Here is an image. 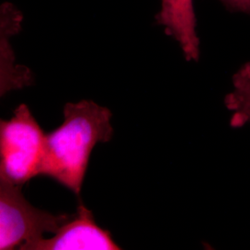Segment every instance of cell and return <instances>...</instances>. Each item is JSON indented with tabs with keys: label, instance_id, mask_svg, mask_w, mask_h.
<instances>
[{
	"label": "cell",
	"instance_id": "cell-1",
	"mask_svg": "<svg viewBox=\"0 0 250 250\" xmlns=\"http://www.w3.org/2000/svg\"><path fill=\"white\" fill-rule=\"evenodd\" d=\"M62 125L45 134L40 175L53 179L79 196L96 145L113 135L111 111L90 100L67 103Z\"/></svg>",
	"mask_w": 250,
	"mask_h": 250
},
{
	"label": "cell",
	"instance_id": "cell-2",
	"mask_svg": "<svg viewBox=\"0 0 250 250\" xmlns=\"http://www.w3.org/2000/svg\"><path fill=\"white\" fill-rule=\"evenodd\" d=\"M45 134L25 104L0 122V179L23 186L40 175Z\"/></svg>",
	"mask_w": 250,
	"mask_h": 250
},
{
	"label": "cell",
	"instance_id": "cell-3",
	"mask_svg": "<svg viewBox=\"0 0 250 250\" xmlns=\"http://www.w3.org/2000/svg\"><path fill=\"white\" fill-rule=\"evenodd\" d=\"M72 215L38 209L24 198L21 186L0 179V250H21L43 238L45 232L56 233Z\"/></svg>",
	"mask_w": 250,
	"mask_h": 250
},
{
	"label": "cell",
	"instance_id": "cell-4",
	"mask_svg": "<svg viewBox=\"0 0 250 250\" xmlns=\"http://www.w3.org/2000/svg\"><path fill=\"white\" fill-rule=\"evenodd\" d=\"M21 250H118L110 232L100 228L92 211L81 202L77 212L59 229L55 236L41 238Z\"/></svg>",
	"mask_w": 250,
	"mask_h": 250
},
{
	"label": "cell",
	"instance_id": "cell-5",
	"mask_svg": "<svg viewBox=\"0 0 250 250\" xmlns=\"http://www.w3.org/2000/svg\"><path fill=\"white\" fill-rule=\"evenodd\" d=\"M157 21L166 34L178 42L188 62L198 61L200 42L193 0H161Z\"/></svg>",
	"mask_w": 250,
	"mask_h": 250
},
{
	"label": "cell",
	"instance_id": "cell-6",
	"mask_svg": "<svg viewBox=\"0 0 250 250\" xmlns=\"http://www.w3.org/2000/svg\"><path fill=\"white\" fill-rule=\"evenodd\" d=\"M22 15L16 7L10 3H4L0 9V46H1V94L10 90L21 88L32 83L31 72L15 64V57L10 40L21 29Z\"/></svg>",
	"mask_w": 250,
	"mask_h": 250
},
{
	"label": "cell",
	"instance_id": "cell-7",
	"mask_svg": "<svg viewBox=\"0 0 250 250\" xmlns=\"http://www.w3.org/2000/svg\"><path fill=\"white\" fill-rule=\"evenodd\" d=\"M232 89L224 99V105L232 114L229 125L239 129L250 124V62H247L234 72Z\"/></svg>",
	"mask_w": 250,
	"mask_h": 250
},
{
	"label": "cell",
	"instance_id": "cell-8",
	"mask_svg": "<svg viewBox=\"0 0 250 250\" xmlns=\"http://www.w3.org/2000/svg\"><path fill=\"white\" fill-rule=\"evenodd\" d=\"M232 12H238L250 17V0H219Z\"/></svg>",
	"mask_w": 250,
	"mask_h": 250
}]
</instances>
